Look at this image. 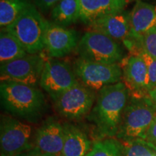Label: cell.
<instances>
[{
  "instance_id": "6da1fadb",
  "label": "cell",
  "mask_w": 156,
  "mask_h": 156,
  "mask_svg": "<svg viewBox=\"0 0 156 156\" xmlns=\"http://www.w3.org/2000/svg\"><path fill=\"white\" fill-rule=\"evenodd\" d=\"M129 98V91L122 81L98 91L96 102L87 118L95 124L101 136H116Z\"/></svg>"
},
{
  "instance_id": "7a4b0ae2",
  "label": "cell",
  "mask_w": 156,
  "mask_h": 156,
  "mask_svg": "<svg viewBox=\"0 0 156 156\" xmlns=\"http://www.w3.org/2000/svg\"><path fill=\"white\" fill-rule=\"evenodd\" d=\"M1 103L12 116L36 123L47 109L46 98L37 87L14 82H1Z\"/></svg>"
},
{
  "instance_id": "3957f363",
  "label": "cell",
  "mask_w": 156,
  "mask_h": 156,
  "mask_svg": "<svg viewBox=\"0 0 156 156\" xmlns=\"http://www.w3.org/2000/svg\"><path fill=\"white\" fill-rule=\"evenodd\" d=\"M156 117V107L148 96L129 98L116 137L121 142L145 139Z\"/></svg>"
},
{
  "instance_id": "277c9868",
  "label": "cell",
  "mask_w": 156,
  "mask_h": 156,
  "mask_svg": "<svg viewBox=\"0 0 156 156\" xmlns=\"http://www.w3.org/2000/svg\"><path fill=\"white\" fill-rule=\"evenodd\" d=\"M48 21L32 4L14 23L5 28L19 41L29 54L45 49V36Z\"/></svg>"
},
{
  "instance_id": "5b68a950",
  "label": "cell",
  "mask_w": 156,
  "mask_h": 156,
  "mask_svg": "<svg viewBox=\"0 0 156 156\" xmlns=\"http://www.w3.org/2000/svg\"><path fill=\"white\" fill-rule=\"evenodd\" d=\"M76 50L80 58L102 64H119L124 58V51L118 42L95 31L85 33L80 38Z\"/></svg>"
},
{
  "instance_id": "8992f818",
  "label": "cell",
  "mask_w": 156,
  "mask_h": 156,
  "mask_svg": "<svg viewBox=\"0 0 156 156\" xmlns=\"http://www.w3.org/2000/svg\"><path fill=\"white\" fill-rule=\"evenodd\" d=\"M73 68L79 83L93 91L121 82L123 77L119 64H102L79 57L74 62Z\"/></svg>"
},
{
  "instance_id": "52a82bcc",
  "label": "cell",
  "mask_w": 156,
  "mask_h": 156,
  "mask_svg": "<svg viewBox=\"0 0 156 156\" xmlns=\"http://www.w3.org/2000/svg\"><path fill=\"white\" fill-rule=\"evenodd\" d=\"M32 127L11 116H2L0 124L1 156H17L33 149Z\"/></svg>"
},
{
  "instance_id": "ba28073f",
  "label": "cell",
  "mask_w": 156,
  "mask_h": 156,
  "mask_svg": "<svg viewBox=\"0 0 156 156\" xmlns=\"http://www.w3.org/2000/svg\"><path fill=\"white\" fill-rule=\"evenodd\" d=\"M40 54H27L17 59L1 64V82H14L37 87L45 65Z\"/></svg>"
},
{
  "instance_id": "9c48e42d",
  "label": "cell",
  "mask_w": 156,
  "mask_h": 156,
  "mask_svg": "<svg viewBox=\"0 0 156 156\" xmlns=\"http://www.w3.org/2000/svg\"><path fill=\"white\" fill-rule=\"evenodd\" d=\"M95 101L94 91L79 83L53 102L59 115L69 120H78L90 114Z\"/></svg>"
},
{
  "instance_id": "30bf717a",
  "label": "cell",
  "mask_w": 156,
  "mask_h": 156,
  "mask_svg": "<svg viewBox=\"0 0 156 156\" xmlns=\"http://www.w3.org/2000/svg\"><path fill=\"white\" fill-rule=\"evenodd\" d=\"M79 83L69 64L55 58H50L45 62L40 86L55 101L62 93Z\"/></svg>"
},
{
  "instance_id": "8fae6325",
  "label": "cell",
  "mask_w": 156,
  "mask_h": 156,
  "mask_svg": "<svg viewBox=\"0 0 156 156\" xmlns=\"http://www.w3.org/2000/svg\"><path fill=\"white\" fill-rule=\"evenodd\" d=\"M64 141V125L54 117H49L36 130L33 149L48 156H62Z\"/></svg>"
},
{
  "instance_id": "7c38bea8",
  "label": "cell",
  "mask_w": 156,
  "mask_h": 156,
  "mask_svg": "<svg viewBox=\"0 0 156 156\" xmlns=\"http://www.w3.org/2000/svg\"><path fill=\"white\" fill-rule=\"evenodd\" d=\"M79 41L76 30L48 22L45 36V49L50 58H58L69 55L77 48Z\"/></svg>"
},
{
  "instance_id": "4fadbf2b",
  "label": "cell",
  "mask_w": 156,
  "mask_h": 156,
  "mask_svg": "<svg viewBox=\"0 0 156 156\" xmlns=\"http://www.w3.org/2000/svg\"><path fill=\"white\" fill-rule=\"evenodd\" d=\"M123 79L130 96H148L150 82L145 62L138 55H132L123 67Z\"/></svg>"
},
{
  "instance_id": "5bb4252c",
  "label": "cell",
  "mask_w": 156,
  "mask_h": 156,
  "mask_svg": "<svg viewBox=\"0 0 156 156\" xmlns=\"http://www.w3.org/2000/svg\"><path fill=\"white\" fill-rule=\"evenodd\" d=\"M88 28L106 35L117 42L124 43L131 38L129 13L122 11L106 15L90 24Z\"/></svg>"
},
{
  "instance_id": "9a60e30c",
  "label": "cell",
  "mask_w": 156,
  "mask_h": 156,
  "mask_svg": "<svg viewBox=\"0 0 156 156\" xmlns=\"http://www.w3.org/2000/svg\"><path fill=\"white\" fill-rule=\"evenodd\" d=\"M129 23L131 38L140 44L142 37L156 27V5L136 1L129 12Z\"/></svg>"
},
{
  "instance_id": "2e32d148",
  "label": "cell",
  "mask_w": 156,
  "mask_h": 156,
  "mask_svg": "<svg viewBox=\"0 0 156 156\" xmlns=\"http://www.w3.org/2000/svg\"><path fill=\"white\" fill-rule=\"evenodd\" d=\"M129 2V0H80V20L89 25L106 15L119 12Z\"/></svg>"
},
{
  "instance_id": "e0dca14e",
  "label": "cell",
  "mask_w": 156,
  "mask_h": 156,
  "mask_svg": "<svg viewBox=\"0 0 156 156\" xmlns=\"http://www.w3.org/2000/svg\"><path fill=\"white\" fill-rule=\"evenodd\" d=\"M64 141L62 156H85L92 148L90 140L80 129L64 123Z\"/></svg>"
},
{
  "instance_id": "ac0fdd59",
  "label": "cell",
  "mask_w": 156,
  "mask_h": 156,
  "mask_svg": "<svg viewBox=\"0 0 156 156\" xmlns=\"http://www.w3.org/2000/svg\"><path fill=\"white\" fill-rule=\"evenodd\" d=\"M80 16V0H61L51 11L53 23L64 27L77 22Z\"/></svg>"
},
{
  "instance_id": "d6986e66",
  "label": "cell",
  "mask_w": 156,
  "mask_h": 156,
  "mask_svg": "<svg viewBox=\"0 0 156 156\" xmlns=\"http://www.w3.org/2000/svg\"><path fill=\"white\" fill-rule=\"evenodd\" d=\"M28 52L12 34L6 29L0 33V63L3 64L26 56Z\"/></svg>"
},
{
  "instance_id": "ffe728a7",
  "label": "cell",
  "mask_w": 156,
  "mask_h": 156,
  "mask_svg": "<svg viewBox=\"0 0 156 156\" xmlns=\"http://www.w3.org/2000/svg\"><path fill=\"white\" fill-rule=\"evenodd\" d=\"M31 0H0V26L5 28L32 5Z\"/></svg>"
},
{
  "instance_id": "44dd1931",
  "label": "cell",
  "mask_w": 156,
  "mask_h": 156,
  "mask_svg": "<svg viewBox=\"0 0 156 156\" xmlns=\"http://www.w3.org/2000/svg\"><path fill=\"white\" fill-rule=\"evenodd\" d=\"M85 156H122V145L119 140L107 137L94 142Z\"/></svg>"
},
{
  "instance_id": "7402d4cb",
  "label": "cell",
  "mask_w": 156,
  "mask_h": 156,
  "mask_svg": "<svg viewBox=\"0 0 156 156\" xmlns=\"http://www.w3.org/2000/svg\"><path fill=\"white\" fill-rule=\"evenodd\" d=\"M122 156H156V149L144 140L121 142Z\"/></svg>"
},
{
  "instance_id": "603a6c76",
  "label": "cell",
  "mask_w": 156,
  "mask_h": 156,
  "mask_svg": "<svg viewBox=\"0 0 156 156\" xmlns=\"http://www.w3.org/2000/svg\"><path fill=\"white\" fill-rule=\"evenodd\" d=\"M136 55L142 57L147 66L150 82V92H151L156 87V58L152 57L142 49H140Z\"/></svg>"
},
{
  "instance_id": "cb8c5ba5",
  "label": "cell",
  "mask_w": 156,
  "mask_h": 156,
  "mask_svg": "<svg viewBox=\"0 0 156 156\" xmlns=\"http://www.w3.org/2000/svg\"><path fill=\"white\" fill-rule=\"evenodd\" d=\"M140 44L142 50L156 58V27L142 37Z\"/></svg>"
},
{
  "instance_id": "d4e9b609",
  "label": "cell",
  "mask_w": 156,
  "mask_h": 156,
  "mask_svg": "<svg viewBox=\"0 0 156 156\" xmlns=\"http://www.w3.org/2000/svg\"><path fill=\"white\" fill-rule=\"evenodd\" d=\"M61 0H31L41 13H47L54 8Z\"/></svg>"
},
{
  "instance_id": "484cf974",
  "label": "cell",
  "mask_w": 156,
  "mask_h": 156,
  "mask_svg": "<svg viewBox=\"0 0 156 156\" xmlns=\"http://www.w3.org/2000/svg\"><path fill=\"white\" fill-rule=\"evenodd\" d=\"M145 140L156 149V117L148 129Z\"/></svg>"
},
{
  "instance_id": "4316f807",
  "label": "cell",
  "mask_w": 156,
  "mask_h": 156,
  "mask_svg": "<svg viewBox=\"0 0 156 156\" xmlns=\"http://www.w3.org/2000/svg\"><path fill=\"white\" fill-rule=\"evenodd\" d=\"M17 156H48L45 155V154L41 153L38 151H36L34 149H31L30 151H28L27 152H25V153L20 154V155Z\"/></svg>"
},
{
  "instance_id": "83f0119b",
  "label": "cell",
  "mask_w": 156,
  "mask_h": 156,
  "mask_svg": "<svg viewBox=\"0 0 156 156\" xmlns=\"http://www.w3.org/2000/svg\"><path fill=\"white\" fill-rule=\"evenodd\" d=\"M149 97L151 98L152 101H153L154 105L156 107V87L149 93Z\"/></svg>"
}]
</instances>
